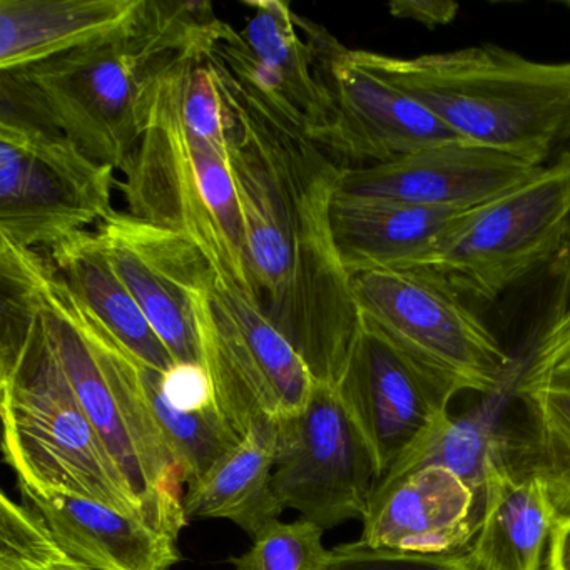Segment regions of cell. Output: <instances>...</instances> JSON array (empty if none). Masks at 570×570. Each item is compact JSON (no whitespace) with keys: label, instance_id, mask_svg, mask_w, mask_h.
Returning a JSON list of instances; mask_svg holds the SVG:
<instances>
[{"label":"cell","instance_id":"3957f363","mask_svg":"<svg viewBox=\"0 0 570 570\" xmlns=\"http://www.w3.org/2000/svg\"><path fill=\"white\" fill-rule=\"evenodd\" d=\"M225 26L208 2L145 0L121 31L0 72V121L59 132L122 173L141 138L138 108L146 82L176 56L213 48Z\"/></svg>","mask_w":570,"mask_h":570},{"label":"cell","instance_id":"9a60e30c","mask_svg":"<svg viewBox=\"0 0 570 570\" xmlns=\"http://www.w3.org/2000/svg\"><path fill=\"white\" fill-rule=\"evenodd\" d=\"M542 168L485 146L460 141L386 165L346 168L338 195L472 209L505 195Z\"/></svg>","mask_w":570,"mask_h":570},{"label":"cell","instance_id":"83f0119b","mask_svg":"<svg viewBox=\"0 0 570 570\" xmlns=\"http://www.w3.org/2000/svg\"><path fill=\"white\" fill-rule=\"evenodd\" d=\"M71 559L35 509L0 495V570H26Z\"/></svg>","mask_w":570,"mask_h":570},{"label":"cell","instance_id":"4fadbf2b","mask_svg":"<svg viewBox=\"0 0 570 570\" xmlns=\"http://www.w3.org/2000/svg\"><path fill=\"white\" fill-rule=\"evenodd\" d=\"M340 396L368 442L380 480L410 472L452 419L459 390L410 358L362 316Z\"/></svg>","mask_w":570,"mask_h":570},{"label":"cell","instance_id":"4316f807","mask_svg":"<svg viewBox=\"0 0 570 570\" xmlns=\"http://www.w3.org/2000/svg\"><path fill=\"white\" fill-rule=\"evenodd\" d=\"M325 530L299 517L295 522L266 523L242 556L232 557L233 570H322L328 549Z\"/></svg>","mask_w":570,"mask_h":570},{"label":"cell","instance_id":"603a6c76","mask_svg":"<svg viewBox=\"0 0 570 570\" xmlns=\"http://www.w3.org/2000/svg\"><path fill=\"white\" fill-rule=\"evenodd\" d=\"M46 256L89 315L139 362L166 373L176 365L163 340L109 263L98 233L82 232Z\"/></svg>","mask_w":570,"mask_h":570},{"label":"cell","instance_id":"6da1fadb","mask_svg":"<svg viewBox=\"0 0 570 570\" xmlns=\"http://www.w3.org/2000/svg\"><path fill=\"white\" fill-rule=\"evenodd\" d=\"M249 266L273 325L320 383L338 385L362 313L332 232L345 166L305 116L209 52Z\"/></svg>","mask_w":570,"mask_h":570},{"label":"cell","instance_id":"4dcf8cb0","mask_svg":"<svg viewBox=\"0 0 570 570\" xmlns=\"http://www.w3.org/2000/svg\"><path fill=\"white\" fill-rule=\"evenodd\" d=\"M389 11L393 18L435 29L452 24L459 16L460 6L452 0H393Z\"/></svg>","mask_w":570,"mask_h":570},{"label":"cell","instance_id":"ffe728a7","mask_svg":"<svg viewBox=\"0 0 570 570\" xmlns=\"http://www.w3.org/2000/svg\"><path fill=\"white\" fill-rule=\"evenodd\" d=\"M465 212L336 195L332 205L333 239L350 276L402 272L425 256Z\"/></svg>","mask_w":570,"mask_h":570},{"label":"cell","instance_id":"5b68a950","mask_svg":"<svg viewBox=\"0 0 570 570\" xmlns=\"http://www.w3.org/2000/svg\"><path fill=\"white\" fill-rule=\"evenodd\" d=\"M366 62L456 136L546 166L570 145V61L539 62L495 45Z\"/></svg>","mask_w":570,"mask_h":570},{"label":"cell","instance_id":"ba28073f","mask_svg":"<svg viewBox=\"0 0 570 570\" xmlns=\"http://www.w3.org/2000/svg\"><path fill=\"white\" fill-rule=\"evenodd\" d=\"M195 315L216 409L239 439L305 406L316 380L258 295L212 268L196 289Z\"/></svg>","mask_w":570,"mask_h":570},{"label":"cell","instance_id":"484cf974","mask_svg":"<svg viewBox=\"0 0 570 570\" xmlns=\"http://www.w3.org/2000/svg\"><path fill=\"white\" fill-rule=\"evenodd\" d=\"M509 462L503 436L497 432L492 410H473L450 419L412 470L423 465H442L459 475L482 505L497 470Z\"/></svg>","mask_w":570,"mask_h":570},{"label":"cell","instance_id":"8992f818","mask_svg":"<svg viewBox=\"0 0 570 570\" xmlns=\"http://www.w3.org/2000/svg\"><path fill=\"white\" fill-rule=\"evenodd\" d=\"M0 419L19 487L86 497L151 522L89 422L38 312L21 345L0 356Z\"/></svg>","mask_w":570,"mask_h":570},{"label":"cell","instance_id":"e0dca14e","mask_svg":"<svg viewBox=\"0 0 570 570\" xmlns=\"http://www.w3.org/2000/svg\"><path fill=\"white\" fill-rule=\"evenodd\" d=\"M243 6L252 11L246 28L236 32L226 26L213 52L298 109L312 132L322 131L328 125L332 101L316 75L302 18L285 0H246Z\"/></svg>","mask_w":570,"mask_h":570},{"label":"cell","instance_id":"2e32d148","mask_svg":"<svg viewBox=\"0 0 570 570\" xmlns=\"http://www.w3.org/2000/svg\"><path fill=\"white\" fill-rule=\"evenodd\" d=\"M476 505L473 490L452 470L419 466L380 480L362 519L360 542L402 552H462L475 537Z\"/></svg>","mask_w":570,"mask_h":570},{"label":"cell","instance_id":"cb8c5ba5","mask_svg":"<svg viewBox=\"0 0 570 570\" xmlns=\"http://www.w3.org/2000/svg\"><path fill=\"white\" fill-rule=\"evenodd\" d=\"M278 423L252 426L183 497L186 520H232L249 537L285 510L273 492Z\"/></svg>","mask_w":570,"mask_h":570},{"label":"cell","instance_id":"d6a6232c","mask_svg":"<svg viewBox=\"0 0 570 570\" xmlns=\"http://www.w3.org/2000/svg\"><path fill=\"white\" fill-rule=\"evenodd\" d=\"M26 570H91L89 567L82 566V563L76 562V560L68 559L62 562L48 563V566L31 567Z\"/></svg>","mask_w":570,"mask_h":570},{"label":"cell","instance_id":"7c38bea8","mask_svg":"<svg viewBox=\"0 0 570 570\" xmlns=\"http://www.w3.org/2000/svg\"><path fill=\"white\" fill-rule=\"evenodd\" d=\"M379 482L375 456L338 389L316 382L305 406L278 423L273 492L279 505L330 530L363 519Z\"/></svg>","mask_w":570,"mask_h":570},{"label":"cell","instance_id":"5bb4252c","mask_svg":"<svg viewBox=\"0 0 570 570\" xmlns=\"http://www.w3.org/2000/svg\"><path fill=\"white\" fill-rule=\"evenodd\" d=\"M106 255L176 363H202L195 293L209 265L185 236L115 212L96 226Z\"/></svg>","mask_w":570,"mask_h":570},{"label":"cell","instance_id":"277c9868","mask_svg":"<svg viewBox=\"0 0 570 570\" xmlns=\"http://www.w3.org/2000/svg\"><path fill=\"white\" fill-rule=\"evenodd\" d=\"M36 312L89 422L148 519L178 537L188 525L178 463L149 412L138 358L119 345L59 278L48 256L24 252Z\"/></svg>","mask_w":570,"mask_h":570},{"label":"cell","instance_id":"f1b7e54d","mask_svg":"<svg viewBox=\"0 0 570 570\" xmlns=\"http://www.w3.org/2000/svg\"><path fill=\"white\" fill-rule=\"evenodd\" d=\"M322 570H482L469 552L416 553L356 542L328 550Z\"/></svg>","mask_w":570,"mask_h":570},{"label":"cell","instance_id":"44dd1931","mask_svg":"<svg viewBox=\"0 0 570 570\" xmlns=\"http://www.w3.org/2000/svg\"><path fill=\"white\" fill-rule=\"evenodd\" d=\"M145 0H0V72L29 68L131 24Z\"/></svg>","mask_w":570,"mask_h":570},{"label":"cell","instance_id":"8fae6325","mask_svg":"<svg viewBox=\"0 0 570 570\" xmlns=\"http://www.w3.org/2000/svg\"><path fill=\"white\" fill-rule=\"evenodd\" d=\"M316 75L332 101L328 125L312 132L340 165H386L425 149L465 141L442 119L396 88L322 26L302 18Z\"/></svg>","mask_w":570,"mask_h":570},{"label":"cell","instance_id":"f546056e","mask_svg":"<svg viewBox=\"0 0 570 570\" xmlns=\"http://www.w3.org/2000/svg\"><path fill=\"white\" fill-rule=\"evenodd\" d=\"M163 393L175 409L202 412L215 405L212 382L202 363H176L163 373Z\"/></svg>","mask_w":570,"mask_h":570},{"label":"cell","instance_id":"836d02e7","mask_svg":"<svg viewBox=\"0 0 570 570\" xmlns=\"http://www.w3.org/2000/svg\"><path fill=\"white\" fill-rule=\"evenodd\" d=\"M563 6H566V8L570 9V0H569V2H563Z\"/></svg>","mask_w":570,"mask_h":570},{"label":"cell","instance_id":"7402d4cb","mask_svg":"<svg viewBox=\"0 0 570 570\" xmlns=\"http://www.w3.org/2000/svg\"><path fill=\"white\" fill-rule=\"evenodd\" d=\"M557 522L546 483L507 462L487 485L466 552L482 570H542Z\"/></svg>","mask_w":570,"mask_h":570},{"label":"cell","instance_id":"7a4b0ae2","mask_svg":"<svg viewBox=\"0 0 570 570\" xmlns=\"http://www.w3.org/2000/svg\"><path fill=\"white\" fill-rule=\"evenodd\" d=\"M212 49L176 56L146 82L138 108L141 138L118 188L129 215L185 236L219 275L259 296Z\"/></svg>","mask_w":570,"mask_h":570},{"label":"cell","instance_id":"9c48e42d","mask_svg":"<svg viewBox=\"0 0 570 570\" xmlns=\"http://www.w3.org/2000/svg\"><path fill=\"white\" fill-rule=\"evenodd\" d=\"M115 168L48 129L0 121V236L55 248L116 212Z\"/></svg>","mask_w":570,"mask_h":570},{"label":"cell","instance_id":"d6986e66","mask_svg":"<svg viewBox=\"0 0 570 570\" xmlns=\"http://www.w3.org/2000/svg\"><path fill=\"white\" fill-rule=\"evenodd\" d=\"M19 492L61 549L91 570H171L181 560L178 537L141 517L72 493L29 487Z\"/></svg>","mask_w":570,"mask_h":570},{"label":"cell","instance_id":"1f68e13d","mask_svg":"<svg viewBox=\"0 0 570 570\" xmlns=\"http://www.w3.org/2000/svg\"><path fill=\"white\" fill-rule=\"evenodd\" d=\"M547 570H570V520L557 522L547 552Z\"/></svg>","mask_w":570,"mask_h":570},{"label":"cell","instance_id":"30bf717a","mask_svg":"<svg viewBox=\"0 0 570 570\" xmlns=\"http://www.w3.org/2000/svg\"><path fill=\"white\" fill-rule=\"evenodd\" d=\"M352 288L362 316L459 392L502 386L512 358L460 296L412 272L358 273Z\"/></svg>","mask_w":570,"mask_h":570},{"label":"cell","instance_id":"52a82bcc","mask_svg":"<svg viewBox=\"0 0 570 570\" xmlns=\"http://www.w3.org/2000/svg\"><path fill=\"white\" fill-rule=\"evenodd\" d=\"M570 235V151L505 195L466 209L440 242L402 272L453 295L495 302L542 268Z\"/></svg>","mask_w":570,"mask_h":570},{"label":"cell","instance_id":"d4e9b609","mask_svg":"<svg viewBox=\"0 0 570 570\" xmlns=\"http://www.w3.org/2000/svg\"><path fill=\"white\" fill-rule=\"evenodd\" d=\"M161 376L163 372L138 362V382L149 412L178 463L183 483L191 485L242 439L216 406L202 412L175 409L163 393Z\"/></svg>","mask_w":570,"mask_h":570},{"label":"cell","instance_id":"ac0fdd59","mask_svg":"<svg viewBox=\"0 0 570 570\" xmlns=\"http://www.w3.org/2000/svg\"><path fill=\"white\" fill-rule=\"evenodd\" d=\"M515 399L527 416L520 472L542 480L559 522L570 520V305L533 342Z\"/></svg>","mask_w":570,"mask_h":570}]
</instances>
